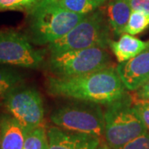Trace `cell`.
<instances>
[{
	"label": "cell",
	"instance_id": "obj_1",
	"mask_svg": "<svg viewBox=\"0 0 149 149\" xmlns=\"http://www.w3.org/2000/svg\"><path fill=\"white\" fill-rule=\"evenodd\" d=\"M46 89L53 97L93 102L101 105L110 104L127 93L113 65L70 78H58L50 74L46 80Z\"/></svg>",
	"mask_w": 149,
	"mask_h": 149
},
{
	"label": "cell",
	"instance_id": "obj_2",
	"mask_svg": "<svg viewBox=\"0 0 149 149\" xmlns=\"http://www.w3.org/2000/svg\"><path fill=\"white\" fill-rule=\"evenodd\" d=\"M86 15L66 10L59 0H39L27 12L25 35L33 45H50L65 36Z\"/></svg>",
	"mask_w": 149,
	"mask_h": 149
},
{
	"label": "cell",
	"instance_id": "obj_3",
	"mask_svg": "<svg viewBox=\"0 0 149 149\" xmlns=\"http://www.w3.org/2000/svg\"><path fill=\"white\" fill-rule=\"evenodd\" d=\"M104 138L111 149L123 145L148 132L133 108L131 95L126 93L121 99L106 105Z\"/></svg>",
	"mask_w": 149,
	"mask_h": 149
},
{
	"label": "cell",
	"instance_id": "obj_4",
	"mask_svg": "<svg viewBox=\"0 0 149 149\" xmlns=\"http://www.w3.org/2000/svg\"><path fill=\"white\" fill-rule=\"evenodd\" d=\"M55 126L101 139L104 134V111L101 104L73 100L56 108L50 115Z\"/></svg>",
	"mask_w": 149,
	"mask_h": 149
},
{
	"label": "cell",
	"instance_id": "obj_5",
	"mask_svg": "<svg viewBox=\"0 0 149 149\" xmlns=\"http://www.w3.org/2000/svg\"><path fill=\"white\" fill-rule=\"evenodd\" d=\"M111 28L101 11L88 13L65 36L48 45L50 54L85 48L109 47Z\"/></svg>",
	"mask_w": 149,
	"mask_h": 149
},
{
	"label": "cell",
	"instance_id": "obj_6",
	"mask_svg": "<svg viewBox=\"0 0 149 149\" xmlns=\"http://www.w3.org/2000/svg\"><path fill=\"white\" fill-rule=\"evenodd\" d=\"M113 65L106 48L94 47L50 54L47 68L51 75L70 78L90 74Z\"/></svg>",
	"mask_w": 149,
	"mask_h": 149
},
{
	"label": "cell",
	"instance_id": "obj_7",
	"mask_svg": "<svg viewBox=\"0 0 149 149\" xmlns=\"http://www.w3.org/2000/svg\"><path fill=\"white\" fill-rule=\"evenodd\" d=\"M7 112L16 118L26 133L43 126L44 104L41 93L33 86L22 83L3 99Z\"/></svg>",
	"mask_w": 149,
	"mask_h": 149
},
{
	"label": "cell",
	"instance_id": "obj_8",
	"mask_svg": "<svg viewBox=\"0 0 149 149\" xmlns=\"http://www.w3.org/2000/svg\"><path fill=\"white\" fill-rule=\"evenodd\" d=\"M46 51L37 49L25 34L13 29L0 30V65L38 69Z\"/></svg>",
	"mask_w": 149,
	"mask_h": 149
},
{
	"label": "cell",
	"instance_id": "obj_9",
	"mask_svg": "<svg viewBox=\"0 0 149 149\" xmlns=\"http://www.w3.org/2000/svg\"><path fill=\"white\" fill-rule=\"evenodd\" d=\"M47 141L48 149H97L102 143L99 137L56 126L48 128Z\"/></svg>",
	"mask_w": 149,
	"mask_h": 149
},
{
	"label": "cell",
	"instance_id": "obj_10",
	"mask_svg": "<svg viewBox=\"0 0 149 149\" xmlns=\"http://www.w3.org/2000/svg\"><path fill=\"white\" fill-rule=\"evenodd\" d=\"M126 90L134 91L149 79V47L133 58L116 65Z\"/></svg>",
	"mask_w": 149,
	"mask_h": 149
},
{
	"label": "cell",
	"instance_id": "obj_11",
	"mask_svg": "<svg viewBox=\"0 0 149 149\" xmlns=\"http://www.w3.org/2000/svg\"><path fill=\"white\" fill-rule=\"evenodd\" d=\"M26 132L10 113H0V149H22Z\"/></svg>",
	"mask_w": 149,
	"mask_h": 149
},
{
	"label": "cell",
	"instance_id": "obj_12",
	"mask_svg": "<svg viewBox=\"0 0 149 149\" xmlns=\"http://www.w3.org/2000/svg\"><path fill=\"white\" fill-rule=\"evenodd\" d=\"M149 47V41H142L128 33H123L118 41L110 40L109 47L118 61L124 62L133 58Z\"/></svg>",
	"mask_w": 149,
	"mask_h": 149
},
{
	"label": "cell",
	"instance_id": "obj_13",
	"mask_svg": "<svg viewBox=\"0 0 149 149\" xmlns=\"http://www.w3.org/2000/svg\"><path fill=\"white\" fill-rule=\"evenodd\" d=\"M108 21L115 37L125 33V28L132 13L128 0H110L108 5Z\"/></svg>",
	"mask_w": 149,
	"mask_h": 149
},
{
	"label": "cell",
	"instance_id": "obj_14",
	"mask_svg": "<svg viewBox=\"0 0 149 149\" xmlns=\"http://www.w3.org/2000/svg\"><path fill=\"white\" fill-rule=\"evenodd\" d=\"M10 65H0V99H3L17 85L24 83V75Z\"/></svg>",
	"mask_w": 149,
	"mask_h": 149
},
{
	"label": "cell",
	"instance_id": "obj_15",
	"mask_svg": "<svg viewBox=\"0 0 149 149\" xmlns=\"http://www.w3.org/2000/svg\"><path fill=\"white\" fill-rule=\"evenodd\" d=\"M66 10L78 14H88L102 5L97 0H59Z\"/></svg>",
	"mask_w": 149,
	"mask_h": 149
},
{
	"label": "cell",
	"instance_id": "obj_16",
	"mask_svg": "<svg viewBox=\"0 0 149 149\" xmlns=\"http://www.w3.org/2000/svg\"><path fill=\"white\" fill-rule=\"evenodd\" d=\"M148 27V14L140 11H132L125 28V33L134 36L145 31Z\"/></svg>",
	"mask_w": 149,
	"mask_h": 149
},
{
	"label": "cell",
	"instance_id": "obj_17",
	"mask_svg": "<svg viewBox=\"0 0 149 149\" xmlns=\"http://www.w3.org/2000/svg\"><path fill=\"white\" fill-rule=\"evenodd\" d=\"M47 143V131L44 126H41L28 132L22 149H43Z\"/></svg>",
	"mask_w": 149,
	"mask_h": 149
},
{
	"label": "cell",
	"instance_id": "obj_18",
	"mask_svg": "<svg viewBox=\"0 0 149 149\" xmlns=\"http://www.w3.org/2000/svg\"><path fill=\"white\" fill-rule=\"evenodd\" d=\"M39 0H0V12L22 11L28 12Z\"/></svg>",
	"mask_w": 149,
	"mask_h": 149
},
{
	"label": "cell",
	"instance_id": "obj_19",
	"mask_svg": "<svg viewBox=\"0 0 149 149\" xmlns=\"http://www.w3.org/2000/svg\"><path fill=\"white\" fill-rule=\"evenodd\" d=\"M120 149H149V132L148 131L131 140Z\"/></svg>",
	"mask_w": 149,
	"mask_h": 149
},
{
	"label": "cell",
	"instance_id": "obj_20",
	"mask_svg": "<svg viewBox=\"0 0 149 149\" xmlns=\"http://www.w3.org/2000/svg\"><path fill=\"white\" fill-rule=\"evenodd\" d=\"M133 108L149 132V101L133 104Z\"/></svg>",
	"mask_w": 149,
	"mask_h": 149
},
{
	"label": "cell",
	"instance_id": "obj_21",
	"mask_svg": "<svg viewBox=\"0 0 149 149\" xmlns=\"http://www.w3.org/2000/svg\"><path fill=\"white\" fill-rule=\"evenodd\" d=\"M132 92H133V94L130 95L132 97L133 104L149 101V79L143 85H141L138 90Z\"/></svg>",
	"mask_w": 149,
	"mask_h": 149
},
{
	"label": "cell",
	"instance_id": "obj_22",
	"mask_svg": "<svg viewBox=\"0 0 149 149\" xmlns=\"http://www.w3.org/2000/svg\"><path fill=\"white\" fill-rule=\"evenodd\" d=\"M132 11L143 12L149 15V0H128Z\"/></svg>",
	"mask_w": 149,
	"mask_h": 149
},
{
	"label": "cell",
	"instance_id": "obj_23",
	"mask_svg": "<svg viewBox=\"0 0 149 149\" xmlns=\"http://www.w3.org/2000/svg\"><path fill=\"white\" fill-rule=\"evenodd\" d=\"M97 149H111L109 147V145L106 143H101L100 145L99 146V148Z\"/></svg>",
	"mask_w": 149,
	"mask_h": 149
},
{
	"label": "cell",
	"instance_id": "obj_24",
	"mask_svg": "<svg viewBox=\"0 0 149 149\" xmlns=\"http://www.w3.org/2000/svg\"><path fill=\"white\" fill-rule=\"evenodd\" d=\"M97 1H98V2H100L101 4H103L104 3H105V2H106L107 0H97Z\"/></svg>",
	"mask_w": 149,
	"mask_h": 149
},
{
	"label": "cell",
	"instance_id": "obj_25",
	"mask_svg": "<svg viewBox=\"0 0 149 149\" xmlns=\"http://www.w3.org/2000/svg\"><path fill=\"white\" fill-rule=\"evenodd\" d=\"M43 149H48V141H47V143L45 145V147H44V148Z\"/></svg>",
	"mask_w": 149,
	"mask_h": 149
}]
</instances>
